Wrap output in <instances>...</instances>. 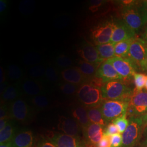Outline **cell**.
I'll use <instances>...</instances> for the list:
<instances>
[{
  "mask_svg": "<svg viewBox=\"0 0 147 147\" xmlns=\"http://www.w3.org/2000/svg\"><path fill=\"white\" fill-rule=\"evenodd\" d=\"M134 84L135 85V89L141 90L145 87L147 81V75L144 74L136 73L134 76Z\"/></svg>",
  "mask_w": 147,
  "mask_h": 147,
  "instance_id": "cell-33",
  "label": "cell"
},
{
  "mask_svg": "<svg viewBox=\"0 0 147 147\" xmlns=\"http://www.w3.org/2000/svg\"><path fill=\"white\" fill-rule=\"evenodd\" d=\"M124 81L130 80L136 73L137 69L128 59L114 57L107 59Z\"/></svg>",
  "mask_w": 147,
  "mask_h": 147,
  "instance_id": "cell-8",
  "label": "cell"
},
{
  "mask_svg": "<svg viewBox=\"0 0 147 147\" xmlns=\"http://www.w3.org/2000/svg\"><path fill=\"white\" fill-rule=\"evenodd\" d=\"M6 75L11 81H18L22 78L24 72L18 65L13 64L8 67Z\"/></svg>",
  "mask_w": 147,
  "mask_h": 147,
  "instance_id": "cell-27",
  "label": "cell"
},
{
  "mask_svg": "<svg viewBox=\"0 0 147 147\" xmlns=\"http://www.w3.org/2000/svg\"><path fill=\"white\" fill-rule=\"evenodd\" d=\"M45 76L48 81L53 83H56L59 80V75L57 70L51 66H48L46 68Z\"/></svg>",
  "mask_w": 147,
  "mask_h": 147,
  "instance_id": "cell-35",
  "label": "cell"
},
{
  "mask_svg": "<svg viewBox=\"0 0 147 147\" xmlns=\"http://www.w3.org/2000/svg\"><path fill=\"white\" fill-rule=\"evenodd\" d=\"M9 117H11L9 108L5 104H1L0 107V119L9 118Z\"/></svg>",
  "mask_w": 147,
  "mask_h": 147,
  "instance_id": "cell-39",
  "label": "cell"
},
{
  "mask_svg": "<svg viewBox=\"0 0 147 147\" xmlns=\"http://www.w3.org/2000/svg\"><path fill=\"white\" fill-rule=\"evenodd\" d=\"M56 64L60 68L65 69L70 68L73 65V60L67 55H59L56 59Z\"/></svg>",
  "mask_w": 147,
  "mask_h": 147,
  "instance_id": "cell-30",
  "label": "cell"
},
{
  "mask_svg": "<svg viewBox=\"0 0 147 147\" xmlns=\"http://www.w3.org/2000/svg\"><path fill=\"white\" fill-rule=\"evenodd\" d=\"M8 7V2L6 0L0 1V13L1 14H3L5 12Z\"/></svg>",
  "mask_w": 147,
  "mask_h": 147,
  "instance_id": "cell-42",
  "label": "cell"
},
{
  "mask_svg": "<svg viewBox=\"0 0 147 147\" xmlns=\"http://www.w3.org/2000/svg\"><path fill=\"white\" fill-rule=\"evenodd\" d=\"M11 120L9 119V118H5V119H0V131L2 130L5 127L6 125H7V124Z\"/></svg>",
  "mask_w": 147,
  "mask_h": 147,
  "instance_id": "cell-43",
  "label": "cell"
},
{
  "mask_svg": "<svg viewBox=\"0 0 147 147\" xmlns=\"http://www.w3.org/2000/svg\"><path fill=\"white\" fill-rule=\"evenodd\" d=\"M0 82L1 84L3 83V82L5 81V73L4 71L3 70V68L1 67V80H0Z\"/></svg>",
  "mask_w": 147,
  "mask_h": 147,
  "instance_id": "cell-47",
  "label": "cell"
},
{
  "mask_svg": "<svg viewBox=\"0 0 147 147\" xmlns=\"http://www.w3.org/2000/svg\"><path fill=\"white\" fill-rule=\"evenodd\" d=\"M95 77L101 79L104 84L111 81L123 80L113 65L107 60L100 64L95 74Z\"/></svg>",
  "mask_w": 147,
  "mask_h": 147,
  "instance_id": "cell-16",
  "label": "cell"
},
{
  "mask_svg": "<svg viewBox=\"0 0 147 147\" xmlns=\"http://www.w3.org/2000/svg\"><path fill=\"white\" fill-rule=\"evenodd\" d=\"M61 76L66 82L76 85L83 84L85 76L78 67H70L63 69L61 71Z\"/></svg>",
  "mask_w": 147,
  "mask_h": 147,
  "instance_id": "cell-17",
  "label": "cell"
},
{
  "mask_svg": "<svg viewBox=\"0 0 147 147\" xmlns=\"http://www.w3.org/2000/svg\"><path fill=\"white\" fill-rule=\"evenodd\" d=\"M79 87H80L78 85L65 82L61 85L60 89L63 94L67 95H71L78 92Z\"/></svg>",
  "mask_w": 147,
  "mask_h": 147,
  "instance_id": "cell-32",
  "label": "cell"
},
{
  "mask_svg": "<svg viewBox=\"0 0 147 147\" xmlns=\"http://www.w3.org/2000/svg\"><path fill=\"white\" fill-rule=\"evenodd\" d=\"M101 89L104 100H122L127 102L134 91L121 80L106 82Z\"/></svg>",
  "mask_w": 147,
  "mask_h": 147,
  "instance_id": "cell-2",
  "label": "cell"
},
{
  "mask_svg": "<svg viewBox=\"0 0 147 147\" xmlns=\"http://www.w3.org/2000/svg\"><path fill=\"white\" fill-rule=\"evenodd\" d=\"M130 60L137 70L142 69L147 61V44L141 38H135L132 41L126 58Z\"/></svg>",
  "mask_w": 147,
  "mask_h": 147,
  "instance_id": "cell-7",
  "label": "cell"
},
{
  "mask_svg": "<svg viewBox=\"0 0 147 147\" xmlns=\"http://www.w3.org/2000/svg\"><path fill=\"white\" fill-rule=\"evenodd\" d=\"M100 65L89 63L84 60H81L79 63V68L80 71L86 78L95 76L97 70Z\"/></svg>",
  "mask_w": 147,
  "mask_h": 147,
  "instance_id": "cell-26",
  "label": "cell"
},
{
  "mask_svg": "<svg viewBox=\"0 0 147 147\" xmlns=\"http://www.w3.org/2000/svg\"><path fill=\"white\" fill-rule=\"evenodd\" d=\"M129 102L122 100H104L100 110L107 123L117 118L126 116Z\"/></svg>",
  "mask_w": 147,
  "mask_h": 147,
  "instance_id": "cell-5",
  "label": "cell"
},
{
  "mask_svg": "<svg viewBox=\"0 0 147 147\" xmlns=\"http://www.w3.org/2000/svg\"><path fill=\"white\" fill-rule=\"evenodd\" d=\"M96 147H111L110 136L104 134L102 139Z\"/></svg>",
  "mask_w": 147,
  "mask_h": 147,
  "instance_id": "cell-40",
  "label": "cell"
},
{
  "mask_svg": "<svg viewBox=\"0 0 147 147\" xmlns=\"http://www.w3.org/2000/svg\"><path fill=\"white\" fill-rule=\"evenodd\" d=\"M123 21L136 33L147 23V1H123Z\"/></svg>",
  "mask_w": 147,
  "mask_h": 147,
  "instance_id": "cell-1",
  "label": "cell"
},
{
  "mask_svg": "<svg viewBox=\"0 0 147 147\" xmlns=\"http://www.w3.org/2000/svg\"><path fill=\"white\" fill-rule=\"evenodd\" d=\"M141 38L147 44V25Z\"/></svg>",
  "mask_w": 147,
  "mask_h": 147,
  "instance_id": "cell-46",
  "label": "cell"
},
{
  "mask_svg": "<svg viewBox=\"0 0 147 147\" xmlns=\"http://www.w3.org/2000/svg\"><path fill=\"white\" fill-rule=\"evenodd\" d=\"M15 135V125L12 121H10L5 127L0 131V144L11 142Z\"/></svg>",
  "mask_w": 147,
  "mask_h": 147,
  "instance_id": "cell-24",
  "label": "cell"
},
{
  "mask_svg": "<svg viewBox=\"0 0 147 147\" xmlns=\"http://www.w3.org/2000/svg\"><path fill=\"white\" fill-rule=\"evenodd\" d=\"M0 147H14L13 145L12 144L11 142H9L7 143H5V144H0Z\"/></svg>",
  "mask_w": 147,
  "mask_h": 147,
  "instance_id": "cell-48",
  "label": "cell"
},
{
  "mask_svg": "<svg viewBox=\"0 0 147 147\" xmlns=\"http://www.w3.org/2000/svg\"><path fill=\"white\" fill-rule=\"evenodd\" d=\"M31 103L38 109H45L49 105V101L47 97L43 95L33 96L31 99Z\"/></svg>",
  "mask_w": 147,
  "mask_h": 147,
  "instance_id": "cell-28",
  "label": "cell"
},
{
  "mask_svg": "<svg viewBox=\"0 0 147 147\" xmlns=\"http://www.w3.org/2000/svg\"><path fill=\"white\" fill-rule=\"evenodd\" d=\"M135 38L116 43L115 45V57L126 58L129 53L130 45Z\"/></svg>",
  "mask_w": 147,
  "mask_h": 147,
  "instance_id": "cell-25",
  "label": "cell"
},
{
  "mask_svg": "<svg viewBox=\"0 0 147 147\" xmlns=\"http://www.w3.org/2000/svg\"><path fill=\"white\" fill-rule=\"evenodd\" d=\"M22 92L21 90L17 84L8 85L5 91L1 94V100L5 102H12L19 99Z\"/></svg>",
  "mask_w": 147,
  "mask_h": 147,
  "instance_id": "cell-21",
  "label": "cell"
},
{
  "mask_svg": "<svg viewBox=\"0 0 147 147\" xmlns=\"http://www.w3.org/2000/svg\"><path fill=\"white\" fill-rule=\"evenodd\" d=\"M143 137H144V141L143 144L146 147H147V126L145 127L143 132Z\"/></svg>",
  "mask_w": 147,
  "mask_h": 147,
  "instance_id": "cell-45",
  "label": "cell"
},
{
  "mask_svg": "<svg viewBox=\"0 0 147 147\" xmlns=\"http://www.w3.org/2000/svg\"><path fill=\"white\" fill-rule=\"evenodd\" d=\"M147 113V89H134L129 101L126 117H142Z\"/></svg>",
  "mask_w": 147,
  "mask_h": 147,
  "instance_id": "cell-6",
  "label": "cell"
},
{
  "mask_svg": "<svg viewBox=\"0 0 147 147\" xmlns=\"http://www.w3.org/2000/svg\"><path fill=\"white\" fill-rule=\"evenodd\" d=\"M78 53L84 61L89 63L100 65L104 62V60L100 58L96 47L93 46L90 43H84L79 47Z\"/></svg>",
  "mask_w": 147,
  "mask_h": 147,
  "instance_id": "cell-13",
  "label": "cell"
},
{
  "mask_svg": "<svg viewBox=\"0 0 147 147\" xmlns=\"http://www.w3.org/2000/svg\"><path fill=\"white\" fill-rule=\"evenodd\" d=\"M10 117L21 123L28 121L31 116V110L25 100L18 99L11 102L9 107Z\"/></svg>",
  "mask_w": 147,
  "mask_h": 147,
  "instance_id": "cell-10",
  "label": "cell"
},
{
  "mask_svg": "<svg viewBox=\"0 0 147 147\" xmlns=\"http://www.w3.org/2000/svg\"><path fill=\"white\" fill-rule=\"evenodd\" d=\"M118 133H119L118 129L116 125L113 122L110 123L105 127L104 134L109 136H111L113 135H115Z\"/></svg>",
  "mask_w": 147,
  "mask_h": 147,
  "instance_id": "cell-38",
  "label": "cell"
},
{
  "mask_svg": "<svg viewBox=\"0 0 147 147\" xmlns=\"http://www.w3.org/2000/svg\"><path fill=\"white\" fill-rule=\"evenodd\" d=\"M136 33L122 20L115 24L111 42L116 44L123 40L136 38Z\"/></svg>",
  "mask_w": 147,
  "mask_h": 147,
  "instance_id": "cell-14",
  "label": "cell"
},
{
  "mask_svg": "<svg viewBox=\"0 0 147 147\" xmlns=\"http://www.w3.org/2000/svg\"><path fill=\"white\" fill-rule=\"evenodd\" d=\"M115 44L112 42L96 45V48L99 54L100 58L105 61L115 57Z\"/></svg>",
  "mask_w": 147,
  "mask_h": 147,
  "instance_id": "cell-23",
  "label": "cell"
},
{
  "mask_svg": "<svg viewBox=\"0 0 147 147\" xmlns=\"http://www.w3.org/2000/svg\"><path fill=\"white\" fill-rule=\"evenodd\" d=\"M34 3L30 1H25L19 5V9L23 14H29L33 11Z\"/></svg>",
  "mask_w": 147,
  "mask_h": 147,
  "instance_id": "cell-36",
  "label": "cell"
},
{
  "mask_svg": "<svg viewBox=\"0 0 147 147\" xmlns=\"http://www.w3.org/2000/svg\"><path fill=\"white\" fill-rule=\"evenodd\" d=\"M72 115L74 119L79 123L82 130H84L90 124L87 108L84 106H80L74 108L72 112Z\"/></svg>",
  "mask_w": 147,
  "mask_h": 147,
  "instance_id": "cell-20",
  "label": "cell"
},
{
  "mask_svg": "<svg viewBox=\"0 0 147 147\" xmlns=\"http://www.w3.org/2000/svg\"><path fill=\"white\" fill-rule=\"evenodd\" d=\"M111 147H122V135L118 133L110 136Z\"/></svg>",
  "mask_w": 147,
  "mask_h": 147,
  "instance_id": "cell-37",
  "label": "cell"
},
{
  "mask_svg": "<svg viewBox=\"0 0 147 147\" xmlns=\"http://www.w3.org/2000/svg\"><path fill=\"white\" fill-rule=\"evenodd\" d=\"M41 60L40 56L34 53H29L26 55L22 59L24 64L31 66L37 65L41 62Z\"/></svg>",
  "mask_w": 147,
  "mask_h": 147,
  "instance_id": "cell-31",
  "label": "cell"
},
{
  "mask_svg": "<svg viewBox=\"0 0 147 147\" xmlns=\"http://www.w3.org/2000/svg\"><path fill=\"white\" fill-rule=\"evenodd\" d=\"M115 24L107 21L95 27L92 32V37L96 45L111 42Z\"/></svg>",
  "mask_w": 147,
  "mask_h": 147,
  "instance_id": "cell-9",
  "label": "cell"
},
{
  "mask_svg": "<svg viewBox=\"0 0 147 147\" xmlns=\"http://www.w3.org/2000/svg\"><path fill=\"white\" fill-rule=\"evenodd\" d=\"M76 94L79 101L86 108L99 107L104 101L101 88L90 83L81 85Z\"/></svg>",
  "mask_w": 147,
  "mask_h": 147,
  "instance_id": "cell-4",
  "label": "cell"
},
{
  "mask_svg": "<svg viewBox=\"0 0 147 147\" xmlns=\"http://www.w3.org/2000/svg\"><path fill=\"white\" fill-rule=\"evenodd\" d=\"M58 129L63 132L64 134L74 137H80V134L82 130L79 123L74 119L65 116L59 117Z\"/></svg>",
  "mask_w": 147,
  "mask_h": 147,
  "instance_id": "cell-15",
  "label": "cell"
},
{
  "mask_svg": "<svg viewBox=\"0 0 147 147\" xmlns=\"http://www.w3.org/2000/svg\"><path fill=\"white\" fill-rule=\"evenodd\" d=\"M87 110L90 123L100 125L104 127L107 125V123L102 116L100 106L87 108Z\"/></svg>",
  "mask_w": 147,
  "mask_h": 147,
  "instance_id": "cell-22",
  "label": "cell"
},
{
  "mask_svg": "<svg viewBox=\"0 0 147 147\" xmlns=\"http://www.w3.org/2000/svg\"><path fill=\"white\" fill-rule=\"evenodd\" d=\"M50 141L57 147H89L80 137L71 136L64 134H54Z\"/></svg>",
  "mask_w": 147,
  "mask_h": 147,
  "instance_id": "cell-11",
  "label": "cell"
},
{
  "mask_svg": "<svg viewBox=\"0 0 147 147\" xmlns=\"http://www.w3.org/2000/svg\"><path fill=\"white\" fill-rule=\"evenodd\" d=\"M46 68L42 65H37L32 66L28 69V73L29 76L33 79H39L45 76Z\"/></svg>",
  "mask_w": 147,
  "mask_h": 147,
  "instance_id": "cell-29",
  "label": "cell"
},
{
  "mask_svg": "<svg viewBox=\"0 0 147 147\" xmlns=\"http://www.w3.org/2000/svg\"><path fill=\"white\" fill-rule=\"evenodd\" d=\"M142 118L143 119V121H144V123H146V125H147V113L143 116H142Z\"/></svg>",
  "mask_w": 147,
  "mask_h": 147,
  "instance_id": "cell-50",
  "label": "cell"
},
{
  "mask_svg": "<svg viewBox=\"0 0 147 147\" xmlns=\"http://www.w3.org/2000/svg\"><path fill=\"white\" fill-rule=\"evenodd\" d=\"M105 127L90 123L82 130L84 141L89 147H96L104 134Z\"/></svg>",
  "mask_w": 147,
  "mask_h": 147,
  "instance_id": "cell-12",
  "label": "cell"
},
{
  "mask_svg": "<svg viewBox=\"0 0 147 147\" xmlns=\"http://www.w3.org/2000/svg\"><path fill=\"white\" fill-rule=\"evenodd\" d=\"M11 142L14 147H33L34 136L31 131H22L16 134Z\"/></svg>",
  "mask_w": 147,
  "mask_h": 147,
  "instance_id": "cell-18",
  "label": "cell"
},
{
  "mask_svg": "<svg viewBox=\"0 0 147 147\" xmlns=\"http://www.w3.org/2000/svg\"><path fill=\"white\" fill-rule=\"evenodd\" d=\"M129 121L128 126L122 134V147H136L146 127L142 117H131L129 118Z\"/></svg>",
  "mask_w": 147,
  "mask_h": 147,
  "instance_id": "cell-3",
  "label": "cell"
},
{
  "mask_svg": "<svg viewBox=\"0 0 147 147\" xmlns=\"http://www.w3.org/2000/svg\"><path fill=\"white\" fill-rule=\"evenodd\" d=\"M8 82L7 81H5L3 83L1 84V88H0L1 94H2V93L5 91V90L6 89V88L8 87Z\"/></svg>",
  "mask_w": 147,
  "mask_h": 147,
  "instance_id": "cell-44",
  "label": "cell"
},
{
  "mask_svg": "<svg viewBox=\"0 0 147 147\" xmlns=\"http://www.w3.org/2000/svg\"><path fill=\"white\" fill-rule=\"evenodd\" d=\"M112 122L117 127L119 132L121 134L126 130L127 127L129 125V119L126 118V116H125L118 118Z\"/></svg>",
  "mask_w": 147,
  "mask_h": 147,
  "instance_id": "cell-34",
  "label": "cell"
},
{
  "mask_svg": "<svg viewBox=\"0 0 147 147\" xmlns=\"http://www.w3.org/2000/svg\"><path fill=\"white\" fill-rule=\"evenodd\" d=\"M141 70L144 71H147V61L146 62V63L144 64V65H143Z\"/></svg>",
  "mask_w": 147,
  "mask_h": 147,
  "instance_id": "cell-49",
  "label": "cell"
},
{
  "mask_svg": "<svg viewBox=\"0 0 147 147\" xmlns=\"http://www.w3.org/2000/svg\"><path fill=\"white\" fill-rule=\"evenodd\" d=\"M145 89H147V81H146V85H145Z\"/></svg>",
  "mask_w": 147,
  "mask_h": 147,
  "instance_id": "cell-51",
  "label": "cell"
},
{
  "mask_svg": "<svg viewBox=\"0 0 147 147\" xmlns=\"http://www.w3.org/2000/svg\"><path fill=\"white\" fill-rule=\"evenodd\" d=\"M21 88L26 94L33 96L42 95L43 91L42 84L38 81L33 79L24 80L21 85Z\"/></svg>",
  "mask_w": 147,
  "mask_h": 147,
  "instance_id": "cell-19",
  "label": "cell"
},
{
  "mask_svg": "<svg viewBox=\"0 0 147 147\" xmlns=\"http://www.w3.org/2000/svg\"><path fill=\"white\" fill-rule=\"evenodd\" d=\"M37 147H57L50 141L42 140L39 142Z\"/></svg>",
  "mask_w": 147,
  "mask_h": 147,
  "instance_id": "cell-41",
  "label": "cell"
}]
</instances>
